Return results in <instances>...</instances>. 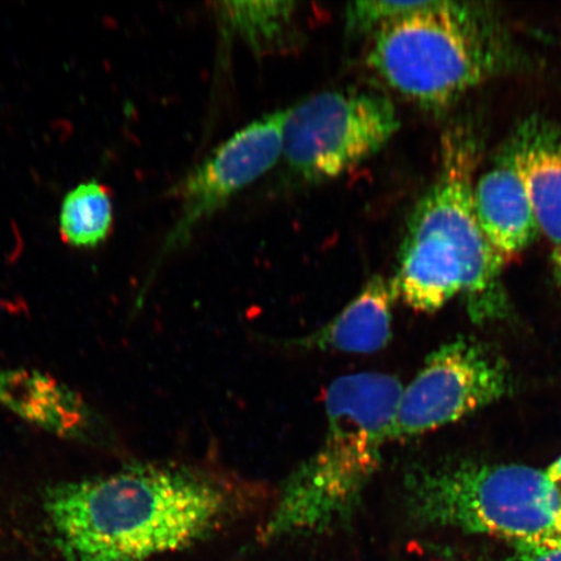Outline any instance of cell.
I'll return each instance as SVG.
<instances>
[{
  "mask_svg": "<svg viewBox=\"0 0 561 561\" xmlns=\"http://www.w3.org/2000/svg\"><path fill=\"white\" fill-rule=\"evenodd\" d=\"M405 501L416 520L507 539L515 545H561L545 472L520 465L413 468Z\"/></svg>",
  "mask_w": 561,
  "mask_h": 561,
  "instance_id": "5b68a950",
  "label": "cell"
},
{
  "mask_svg": "<svg viewBox=\"0 0 561 561\" xmlns=\"http://www.w3.org/2000/svg\"><path fill=\"white\" fill-rule=\"evenodd\" d=\"M286 117L287 108L259 117L188 173L179 187V219L167 236L163 255L185 245L196 228L278 163Z\"/></svg>",
  "mask_w": 561,
  "mask_h": 561,
  "instance_id": "ba28073f",
  "label": "cell"
},
{
  "mask_svg": "<svg viewBox=\"0 0 561 561\" xmlns=\"http://www.w3.org/2000/svg\"><path fill=\"white\" fill-rule=\"evenodd\" d=\"M512 386L502 356L482 343L458 339L426 357L403 390L391 439H405L455 423L506 397Z\"/></svg>",
  "mask_w": 561,
  "mask_h": 561,
  "instance_id": "52a82bcc",
  "label": "cell"
},
{
  "mask_svg": "<svg viewBox=\"0 0 561 561\" xmlns=\"http://www.w3.org/2000/svg\"><path fill=\"white\" fill-rule=\"evenodd\" d=\"M367 62L407 101L438 111L511 72L520 51L491 4L432 0L378 27Z\"/></svg>",
  "mask_w": 561,
  "mask_h": 561,
  "instance_id": "277c9868",
  "label": "cell"
},
{
  "mask_svg": "<svg viewBox=\"0 0 561 561\" xmlns=\"http://www.w3.org/2000/svg\"><path fill=\"white\" fill-rule=\"evenodd\" d=\"M297 7L296 2H220L215 12L224 32L262 54L279 50L289 42Z\"/></svg>",
  "mask_w": 561,
  "mask_h": 561,
  "instance_id": "7c38bea8",
  "label": "cell"
},
{
  "mask_svg": "<svg viewBox=\"0 0 561 561\" xmlns=\"http://www.w3.org/2000/svg\"><path fill=\"white\" fill-rule=\"evenodd\" d=\"M504 561H561V545L518 543Z\"/></svg>",
  "mask_w": 561,
  "mask_h": 561,
  "instance_id": "9a60e30c",
  "label": "cell"
},
{
  "mask_svg": "<svg viewBox=\"0 0 561 561\" xmlns=\"http://www.w3.org/2000/svg\"><path fill=\"white\" fill-rule=\"evenodd\" d=\"M396 299L390 280L374 276L333 320L310 334L284 341V345L343 354L378 353L391 340Z\"/></svg>",
  "mask_w": 561,
  "mask_h": 561,
  "instance_id": "8fae6325",
  "label": "cell"
},
{
  "mask_svg": "<svg viewBox=\"0 0 561 561\" xmlns=\"http://www.w3.org/2000/svg\"><path fill=\"white\" fill-rule=\"evenodd\" d=\"M520 178L539 230L561 243V130L541 116L517 126L502 153Z\"/></svg>",
  "mask_w": 561,
  "mask_h": 561,
  "instance_id": "9c48e42d",
  "label": "cell"
},
{
  "mask_svg": "<svg viewBox=\"0 0 561 561\" xmlns=\"http://www.w3.org/2000/svg\"><path fill=\"white\" fill-rule=\"evenodd\" d=\"M439 156L436 180L407 224L392 290L417 312H436L462 294L473 321L502 318L508 310L506 264L483 234L473 203L479 135L472 126L454 125L442 137Z\"/></svg>",
  "mask_w": 561,
  "mask_h": 561,
  "instance_id": "7a4b0ae2",
  "label": "cell"
},
{
  "mask_svg": "<svg viewBox=\"0 0 561 561\" xmlns=\"http://www.w3.org/2000/svg\"><path fill=\"white\" fill-rule=\"evenodd\" d=\"M545 476L550 508L561 529V456L547 469Z\"/></svg>",
  "mask_w": 561,
  "mask_h": 561,
  "instance_id": "2e32d148",
  "label": "cell"
},
{
  "mask_svg": "<svg viewBox=\"0 0 561 561\" xmlns=\"http://www.w3.org/2000/svg\"><path fill=\"white\" fill-rule=\"evenodd\" d=\"M402 394L397 377L377 371L342 376L329 386L325 436L280 485L262 541L324 535L353 522L381 466Z\"/></svg>",
  "mask_w": 561,
  "mask_h": 561,
  "instance_id": "3957f363",
  "label": "cell"
},
{
  "mask_svg": "<svg viewBox=\"0 0 561 561\" xmlns=\"http://www.w3.org/2000/svg\"><path fill=\"white\" fill-rule=\"evenodd\" d=\"M114 199L110 188L100 181L81 182L62 199L59 233L70 248H100L114 233Z\"/></svg>",
  "mask_w": 561,
  "mask_h": 561,
  "instance_id": "4fadbf2b",
  "label": "cell"
},
{
  "mask_svg": "<svg viewBox=\"0 0 561 561\" xmlns=\"http://www.w3.org/2000/svg\"><path fill=\"white\" fill-rule=\"evenodd\" d=\"M473 203L483 234L504 264L515 261L536 240L539 226L529 196L503 156L474 182Z\"/></svg>",
  "mask_w": 561,
  "mask_h": 561,
  "instance_id": "30bf717a",
  "label": "cell"
},
{
  "mask_svg": "<svg viewBox=\"0 0 561 561\" xmlns=\"http://www.w3.org/2000/svg\"><path fill=\"white\" fill-rule=\"evenodd\" d=\"M552 268L561 291V243L557 244L552 251Z\"/></svg>",
  "mask_w": 561,
  "mask_h": 561,
  "instance_id": "e0dca14e",
  "label": "cell"
},
{
  "mask_svg": "<svg viewBox=\"0 0 561 561\" xmlns=\"http://www.w3.org/2000/svg\"><path fill=\"white\" fill-rule=\"evenodd\" d=\"M228 483L199 469L137 465L45 491L44 511L67 561H149L188 549L234 506Z\"/></svg>",
  "mask_w": 561,
  "mask_h": 561,
  "instance_id": "6da1fadb",
  "label": "cell"
},
{
  "mask_svg": "<svg viewBox=\"0 0 561 561\" xmlns=\"http://www.w3.org/2000/svg\"><path fill=\"white\" fill-rule=\"evenodd\" d=\"M432 0L416 2H389V0H363L350 3L345 12V32L351 38L374 34L378 27L412 12L425 9Z\"/></svg>",
  "mask_w": 561,
  "mask_h": 561,
  "instance_id": "5bb4252c",
  "label": "cell"
},
{
  "mask_svg": "<svg viewBox=\"0 0 561 561\" xmlns=\"http://www.w3.org/2000/svg\"><path fill=\"white\" fill-rule=\"evenodd\" d=\"M399 126L389 98L357 90L324 91L287 107L280 160L291 178L320 184L375 157Z\"/></svg>",
  "mask_w": 561,
  "mask_h": 561,
  "instance_id": "8992f818",
  "label": "cell"
}]
</instances>
